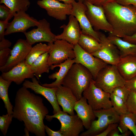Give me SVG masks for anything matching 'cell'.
<instances>
[{
  "label": "cell",
  "mask_w": 136,
  "mask_h": 136,
  "mask_svg": "<svg viewBox=\"0 0 136 136\" xmlns=\"http://www.w3.org/2000/svg\"><path fill=\"white\" fill-rule=\"evenodd\" d=\"M74 50L75 63L80 64L86 67L91 73L94 80L99 71L108 64L85 51L78 43L74 45Z\"/></svg>",
  "instance_id": "10"
},
{
  "label": "cell",
  "mask_w": 136,
  "mask_h": 136,
  "mask_svg": "<svg viewBox=\"0 0 136 136\" xmlns=\"http://www.w3.org/2000/svg\"><path fill=\"white\" fill-rule=\"evenodd\" d=\"M125 86L130 91L136 93V75L130 79L125 81Z\"/></svg>",
  "instance_id": "37"
},
{
  "label": "cell",
  "mask_w": 136,
  "mask_h": 136,
  "mask_svg": "<svg viewBox=\"0 0 136 136\" xmlns=\"http://www.w3.org/2000/svg\"><path fill=\"white\" fill-rule=\"evenodd\" d=\"M13 111V117L24 122L25 131L46 136L44 120L49 111L41 97L23 86L16 93Z\"/></svg>",
  "instance_id": "1"
},
{
  "label": "cell",
  "mask_w": 136,
  "mask_h": 136,
  "mask_svg": "<svg viewBox=\"0 0 136 136\" xmlns=\"http://www.w3.org/2000/svg\"><path fill=\"white\" fill-rule=\"evenodd\" d=\"M49 52L45 53L38 57L30 65L35 76L39 80L43 73H48L50 67L48 63Z\"/></svg>",
  "instance_id": "26"
},
{
  "label": "cell",
  "mask_w": 136,
  "mask_h": 136,
  "mask_svg": "<svg viewBox=\"0 0 136 136\" xmlns=\"http://www.w3.org/2000/svg\"><path fill=\"white\" fill-rule=\"evenodd\" d=\"M110 98L112 107L120 115L129 112L125 103L122 99L113 93L110 94Z\"/></svg>",
  "instance_id": "31"
},
{
  "label": "cell",
  "mask_w": 136,
  "mask_h": 136,
  "mask_svg": "<svg viewBox=\"0 0 136 136\" xmlns=\"http://www.w3.org/2000/svg\"><path fill=\"white\" fill-rule=\"evenodd\" d=\"M26 40H18L11 49L10 55L7 63L0 67L2 72H7L13 67L24 61L32 47Z\"/></svg>",
  "instance_id": "13"
},
{
  "label": "cell",
  "mask_w": 136,
  "mask_h": 136,
  "mask_svg": "<svg viewBox=\"0 0 136 136\" xmlns=\"http://www.w3.org/2000/svg\"><path fill=\"white\" fill-rule=\"evenodd\" d=\"M13 17V14L10 9L5 4L0 5V19L1 20H10Z\"/></svg>",
  "instance_id": "35"
},
{
  "label": "cell",
  "mask_w": 136,
  "mask_h": 136,
  "mask_svg": "<svg viewBox=\"0 0 136 136\" xmlns=\"http://www.w3.org/2000/svg\"><path fill=\"white\" fill-rule=\"evenodd\" d=\"M94 80L96 86L110 94L116 87L124 86L125 82L116 66L110 64L101 69Z\"/></svg>",
  "instance_id": "4"
},
{
  "label": "cell",
  "mask_w": 136,
  "mask_h": 136,
  "mask_svg": "<svg viewBox=\"0 0 136 136\" xmlns=\"http://www.w3.org/2000/svg\"><path fill=\"white\" fill-rule=\"evenodd\" d=\"M78 1H81L83 2L84 1H85V0H76Z\"/></svg>",
  "instance_id": "47"
},
{
  "label": "cell",
  "mask_w": 136,
  "mask_h": 136,
  "mask_svg": "<svg viewBox=\"0 0 136 136\" xmlns=\"http://www.w3.org/2000/svg\"><path fill=\"white\" fill-rule=\"evenodd\" d=\"M63 2L64 3L67 4H71L75 1V0H56Z\"/></svg>",
  "instance_id": "46"
},
{
  "label": "cell",
  "mask_w": 136,
  "mask_h": 136,
  "mask_svg": "<svg viewBox=\"0 0 136 136\" xmlns=\"http://www.w3.org/2000/svg\"><path fill=\"white\" fill-rule=\"evenodd\" d=\"M13 118L12 114H9L8 113L0 116V129L4 136L6 135Z\"/></svg>",
  "instance_id": "32"
},
{
  "label": "cell",
  "mask_w": 136,
  "mask_h": 136,
  "mask_svg": "<svg viewBox=\"0 0 136 136\" xmlns=\"http://www.w3.org/2000/svg\"><path fill=\"white\" fill-rule=\"evenodd\" d=\"M39 21L30 16L26 12L21 11L14 14L12 21L8 23L5 32V36L17 32L24 33L31 27L37 26Z\"/></svg>",
  "instance_id": "16"
},
{
  "label": "cell",
  "mask_w": 136,
  "mask_h": 136,
  "mask_svg": "<svg viewBox=\"0 0 136 136\" xmlns=\"http://www.w3.org/2000/svg\"><path fill=\"white\" fill-rule=\"evenodd\" d=\"M130 91L124 85L116 87L114 89L112 93L125 103L128 97Z\"/></svg>",
  "instance_id": "34"
},
{
  "label": "cell",
  "mask_w": 136,
  "mask_h": 136,
  "mask_svg": "<svg viewBox=\"0 0 136 136\" xmlns=\"http://www.w3.org/2000/svg\"><path fill=\"white\" fill-rule=\"evenodd\" d=\"M117 127L113 129L108 135V136H122Z\"/></svg>",
  "instance_id": "45"
},
{
  "label": "cell",
  "mask_w": 136,
  "mask_h": 136,
  "mask_svg": "<svg viewBox=\"0 0 136 136\" xmlns=\"http://www.w3.org/2000/svg\"><path fill=\"white\" fill-rule=\"evenodd\" d=\"M31 79V82L25 80L23 83V86L30 89L35 93L41 94L45 97L52 106L53 114L61 111L56 99V92L57 87L49 88L41 85L34 77Z\"/></svg>",
  "instance_id": "17"
},
{
  "label": "cell",
  "mask_w": 136,
  "mask_h": 136,
  "mask_svg": "<svg viewBox=\"0 0 136 136\" xmlns=\"http://www.w3.org/2000/svg\"><path fill=\"white\" fill-rule=\"evenodd\" d=\"M56 99L63 111L71 115H75L74 107L78 100L71 91L62 85L57 87L56 92Z\"/></svg>",
  "instance_id": "20"
},
{
  "label": "cell",
  "mask_w": 136,
  "mask_h": 136,
  "mask_svg": "<svg viewBox=\"0 0 136 136\" xmlns=\"http://www.w3.org/2000/svg\"><path fill=\"white\" fill-rule=\"evenodd\" d=\"M127 110L136 116V93L130 91L128 97L125 102Z\"/></svg>",
  "instance_id": "33"
},
{
  "label": "cell",
  "mask_w": 136,
  "mask_h": 136,
  "mask_svg": "<svg viewBox=\"0 0 136 136\" xmlns=\"http://www.w3.org/2000/svg\"><path fill=\"white\" fill-rule=\"evenodd\" d=\"M122 39L130 43L136 44V32L131 36H125Z\"/></svg>",
  "instance_id": "44"
},
{
  "label": "cell",
  "mask_w": 136,
  "mask_h": 136,
  "mask_svg": "<svg viewBox=\"0 0 136 136\" xmlns=\"http://www.w3.org/2000/svg\"><path fill=\"white\" fill-rule=\"evenodd\" d=\"M78 44L82 49L91 54L98 51L101 46V43L95 38L82 32Z\"/></svg>",
  "instance_id": "27"
},
{
  "label": "cell",
  "mask_w": 136,
  "mask_h": 136,
  "mask_svg": "<svg viewBox=\"0 0 136 136\" xmlns=\"http://www.w3.org/2000/svg\"><path fill=\"white\" fill-rule=\"evenodd\" d=\"M45 131L49 136H63L60 130L56 131L52 130L46 125L45 126Z\"/></svg>",
  "instance_id": "40"
},
{
  "label": "cell",
  "mask_w": 136,
  "mask_h": 136,
  "mask_svg": "<svg viewBox=\"0 0 136 136\" xmlns=\"http://www.w3.org/2000/svg\"><path fill=\"white\" fill-rule=\"evenodd\" d=\"M37 4L45 9L48 15L56 19L64 20L71 14L72 4L62 3L56 0H39Z\"/></svg>",
  "instance_id": "14"
},
{
  "label": "cell",
  "mask_w": 136,
  "mask_h": 136,
  "mask_svg": "<svg viewBox=\"0 0 136 136\" xmlns=\"http://www.w3.org/2000/svg\"><path fill=\"white\" fill-rule=\"evenodd\" d=\"M92 4L98 6H103L105 4L115 0H86Z\"/></svg>",
  "instance_id": "42"
},
{
  "label": "cell",
  "mask_w": 136,
  "mask_h": 136,
  "mask_svg": "<svg viewBox=\"0 0 136 136\" xmlns=\"http://www.w3.org/2000/svg\"><path fill=\"white\" fill-rule=\"evenodd\" d=\"M37 28L24 33L26 40L31 45L39 42L53 43L56 40V35L52 32L50 24L47 20L43 18L39 21Z\"/></svg>",
  "instance_id": "12"
},
{
  "label": "cell",
  "mask_w": 136,
  "mask_h": 136,
  "mask_svg": "<svg viewBox=\"0 0 136 136\" xmlns=\"http://www.w3.org/2000/svg\"><path fill=\"white\" fill-rule=\"evenodd\" d=\"M35 76L31 66L25 60L16 65L9 71L2 73L1 76L5 80L21 84L26 79H32Z\"/></svg>",
  "instance_id": "18"
},
{
  "label": "cell",
  "mask_w": 136,
  "mask_h": 136,
  "mask_svg": "<svg viewBox=\"0 0 136 136\" xmlns=\"http://www.w3.org/2000/svg\"><path fill=\"white\" fill-rule=\"evenodd\" d=\"M11 49L9 48L0 50V67L7 63L10 55Z\"/></svg>",
  "instance_id": "36"
},
{
  "label": "cell",
  "mask_w": 136,
  "mask_h": 136,
  "mask_svg": "<svg viewBox=\"0 0 136 136\" xmlns=\"http://www.w3.org/2000/svg\"><path fill=\"white\" fill-rule=\"evenodd\" d=\"M12 82L0 76V98L4 102L7 113L9 114H12L13 112V106L10 101L8 94V89Z\"/></svg>",
  "instance_id": "28"
},
{
  "label": "cell",
  "mask_w": 136,
  "mask_h": 136,
  "mask_svg": "<svg viewBox=\"0 0 136 136\" xmlns=\"http://www.w3.org/2000/svg\"><path fill=\"white\" fill-rule=\"evenodd\" d=\"M0 3L4 4L8 7L14 16L18 12H26L30 4L29 0H0Z\"/></svg>",
  "instance_id": "29"
},
{
  "label": "cell",
  "mask_w": 136,
  "mask_h": 136,
  "mask_svg": "<svg viewBox=\"0 0 136 136\" xmlns=\"http://www.w3.org/2000/svg\"><path fill=\"white\" fill-rule=\"evenodd\" d=\"M101 46L97 51L91 54L108 64L116 65L121 58L119 51L104 33L100 32Z\"/></svg>",
  "instance_id": "11"
},
{
  "label": "cell",
  "mask_w": 136,
  "mask_h": 136,
  "mask_svg": "<svg viewBox=\"0 0 136 136\" xmlns=\"http://www.w3.org/2000/svg\"><path fill=\"white\" fill-rule=\"evenodd\" d=\"M11 45V42L5 38L0 41V50L9 48Z\"/></svg>",
  "instance_id": "43"
},
{
  "label": "cell",
  "mask_w": 136,
  "mask_h": 136,
  "mask_svg": "<svg viewBox=\"0 0 136 136\" xmlns=\"http://www.w3.org/2000/svg\"><path fill=\"white\" fill-rule=\"evenodd\" d=\"M103 7L107 19L113 28L112 34L123 38L136 32L135 7L123 6L115 1L106 3Z\"/></svg>",
  "instance_id": "2"
},
{
  "label": "cell",
  "mask_w": 136,
  "mask_h": 136,
  "mask_svg": "<svg viewBox=\"0 0 136 136\" xmlns=\"http://www.w3.org/2000/svg\"><path fill=\"white\" fill-rule=\"evenodd\" d=\"M73 6L71 15L77 19L82 33L91 36L100 43V32L95 31L93 28L86 14L87 8L83 2L75 1Z\"/></svg>",
  "instance_id": "15"
},
{
  "label": "cell",
  "mask_w": 136,
  "mask_h": 136,
  "mask_svg": "<svg viewBox=\"0 0 136 136\" xmlns=\"http://www.w3.org/2000/svg\"><path fill=\"white\" fill-rule=\"evenodd\" d=\"M117 128L121 133L130 130L134 136H136V116L128 112L120 115Z\"/></svg>",
  "instance_id": "25"
},
{
  "label": "cell",
  "mask_w": 136,
  "mask_h": 136,
  "mask_svg": "<svg viewBox=\"0 0 136 136\" xmlns=\"http://www.w3.org/2000/svg\"><path fill=\"white\" fill-rule=\"evenodd\" d=\"M107 37L117 47L119 51L121 58L129 55H136V44L124 40L110 33Z\"/></svg>",
  "instance_id": "24"
},
{
  "label": "cell",
  "mask_w": 136,
  "mask_h": 136,
  "mask_svg": "<svg viewBox=\"0 0 136 136\" xmlns=\"http://www.w3.org/2000/svg\"><path fill=\"white\" fill-rule=\"evenodd\" d=\"M94 112L97 119L93 121L90 128L81 133L80 136H97L110 124L119 122L120 115L112 107L108 109L94 111Z\"/></svg>",
  "instance_id": "5"
},
{
  "label": "cell",
  "mask_w": 136,
  "mask_h": 136,
  "mask_svg": "<svg viewBox=\"0 0 136 136\" xmlns=\"http://www.w3.org/2000/svg\"><path fill=\"white\" fill-rule=\"evenodd\" d=\"M63 29L62 32L56 36V39L65 40L74 45L78 43L82 32L78 21L74 16H69V21L67 25L60 27Z\"/></svg>",
  "instance_id": "19"
},
{
  "label": "cell",
  "mask_w": 136,
  "mask_h": 136,
  "mask_svg": "<svg viewBox=\"0 0 136 136\" xmlns=\"http://www.w3.org/2000/svg\"><path fill=\"white\" fill-rule=\"evenodd\" d=\"M118 123H113L109 124L101 133L97 136H107L114 129L117 127Z\"/></svg>",
  "instance_id": "39"
},
{
  "label": "cell",
  "mask_w": 136,
  "mask_h": 136,
  "mask_svg": "<svg viewBox=\"0 0 136 136\" xmlns=\"http://www.w3.org/2000/svg\"><path fill=\"white\" fill-rule=\"evenodd\" d=\"M74 110L81 120L84 127L88 129L96 117L94 110L84 97L82 96L77 101L75 105Z\"/></svg>",
  "instance_id": "21"
},
{
  "label": "cell",
  "mask_w": 136,
  "mask_h": 136,
  "mask_svg": "<svg viewBox=\"0 0 136 136\" xmlns=\"http://www.w3.org/2000/svg\"><path fill=\"white\" fill-rule=\"evenodd\" d=\"M118 4L124 6L132 5L136 7V0H115Z\"/></svg>",
  "instance_id": "41"
},
{
  "label": "cell",
  "mask_w": 136,
  "mask_h": 136,
  "mask_svg": "<svg viewBox=\"0 0 136 136\" xmlns=\"http://www.w3.org/2000/svg\"><path fill=\"white\" fill-rule=\"evenodd\" d=\"M83 95L94 111L108 109L112 107L110 94L96 86L93 79L91 80L88 87L83 91Z\"/></svg>",
  "instance_id": "8"
},
{
  "label": "cell",
  "mask_w": 136,
  "mask_h": 136,
  "mask_svg": "<svg viewBox=\"0 0 136 136\" xmlns=\"http://www.w3.org/2000/svg\"><path fill=\"white\" fill-rule=\"evenodd\" d=\"M49 46L48 63L50 67L60 63L69 58L74 59V45L66 41L56 39Z\"/></svg>",
  "instance_id": "7"
},
{
  "label": "cell",
  "mask_w": 136,
  "mask_h": 136,
  "mask_svg": "<svg viewBox=\"0 0 136 136\" xmlns=\"http://www.w3.org/2000/svg\"><path fill=\"white\" fill-rule=\"evenodd\" d=\"M8 20L4 21H0V41L5 39V29H6L8 23Z\"/></svg>",
  "instance_id": "38"
},
{
  "label": "cell",
  "mask_w": 136,
  "mask_h": 136,
  "mask_svg": "<svg viewBox=\"0 0 136 136\" xmlns=\"http://www.w3.org/2000/svg\"></svg>",
  "instance_id": "48"
},
{
  "label": "cell",
  "mask_w": 136,
  "mask_h": 136,
  "mask_svg": "<svg viewBox=\"0 0 136 136\" xmlns=\"http://www.w3.org/2000/svg\"><path fill=\"white\" fill-rule=\"evenodd\" d=\"M125 81L136 75V55H129L121 58L116 65Z\"/></svg>",
  "instance_id": "23"
},
{
  "label": "cell",
  "mask_w": 136,
  "mask_h": 136,
  "mask_svg": "<svg viewBox=\"0 0 136 136\" xmlns=\"http://www.w3.org/2000/svg\"><path fill=\"white\" fill-rule=\"evenodd\" d=\"M54 118L60 122V130L63 136H78L84 130L83 122L77 114L70 115L61 110L52 115H47L45 117L46 119L49 121Z\"/></svg>",
  "instance_id": "6"
},
{
  "label": "cell",
  "mask_w": 136,
  "mask_h": 136,
  "mask_svg": "<svg viewBox=\"0 0 136 136\" xmlns=\"http://www.w3.org/2000/svg\"><path fill=\"white\" fill-rule=\"evenodd\" d=\"M49 48L48 44L41 43L37 44L32 47L26 58L25 61L30 65L40 55L45 53L49 52Z\"/></svg>",
  "instance_id": "30"
},
{
  "label": "cell",
  "mask_w": 136,
  "mask_h": 136,
  "mask_svg": "<svg viewBox=\"0 0 136 136\" xmlns=\"http://www.w3.org/2000/svg\"><path fill=\"white\" fill-rule=\"evenodd\" d=\"M84 4L87 8L86 14L94 30H103L112 34L113 29L106 18L102 6L94 5L86 0Z\"/></svg>",
  "instance_id": "9"
},
{
  "label": "cell",
  "mask_w": 136,
  "mask_h": 136,
  "mask_svg": "<svg viewBox=\"0 0 136 136\" xmlns=\"http://www.w3.org/2000/svg\"><path fill=\"white\" fill-rule=\"evenodd\" d=\"M93 79L91 73L85 67L75 63L71 66L63 81L62 85L70 89L77 100Z\"/></svg>",
  "instance_id": "3"
},
{
  "label": "cell",
  "mask_w": 136,
  "mask_h": 136,
  "mask_svg": "<svg viewBox=\"0 0 136 136\" xmlns=\"http://www.w3.org/2000/svg\"><path fill=\"white\" fill-rule=\"evenodd\" d=\"M75 63V59L69 58L59 64L51 66L50 69L52 70L57 67H59L60 68L58 71L55 72L48 76L49 79L53 80L56 79V80L51 83H45L41 85L49 88L57 87L60 85H62L64 78L72 65Z\"/></svg>",
  "instance_id": "22"
}]
</instances>
